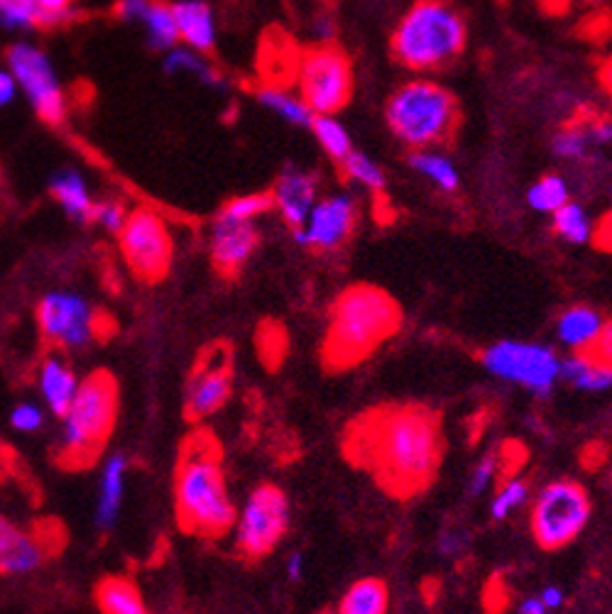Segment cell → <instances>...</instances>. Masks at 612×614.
<instances>
[{"instance_id":"obj_5","label":"cell","mask_w":612,"mask_h":614,"mask_svg":"<svg viewBox=\"0 0 612 614\" xmlns=\"http://www.w3.org/2000/svg\"><path fill=\"white\" fill-rule=\"evenodd\" d=\"M387 126L412 150H432L456 142L463 126V108L456 93L428 79L402 83L387 98Z\"/></svg>"},{"instance_id":"obj_12","label":"cell","mask_w":612,"mask_h":614,"mask_svg":"<svg viewBox=\"0 0 612 614\" xmlns=\"http://www.w3.org/2000/svg\"><path fill=\"white\" fill-rule=\"evenodd\" d=\"M8 67L12 79L30 98L34 113L49 126H59L67 116V98L49 57L37 47L20 42L8 49Z\"/></svg>"},{"instance_id":"obj_24","label":"cell","mask_w":612,"mask_h":614,"mask_svg":"<svg viewBox=\"0 0 612 614\" xmlns=\"http://www.w3.org/2000/svg\"><path fill=\"white\" fill-rule=\"evenodd\" d=\"M96 605L103 614H152L140 587L120 575H110L96 585Z\"/></svg>"},{"instance_id":"obj_53","label":"cell","mask_w":612,"mask_h":614,"mask_svg":"<svg viewBox=\"0 0 612 614\" xmlns=\"http://www.w3.org/2000/svg\"><path fill=\"white\" fill-rule=\"evenodd\" d=\"M542 605L549 607V610H556L563 605V593L559 591V587H544V593H542Z\"/></svg>"},{"instance_id":"obj_11","label":"cell","mask_w":612,"mask_h":614,"mask_svg":"<svg viewBox=\"0 0 612 614\" xmlns=\"http://www.w3.org/2000/svg\"><path fill=\"white\" fill-rule=\"evenodd\" d=\"M483 363L493 375L522 385L534 395H549L561 373V360L554 350L517 340L495 343L483 353Z\"/></svg>"},{"instance_id":"obj_45","label":"cell","mask_w":612,"mask_h":614,"mask_svg":"<svg viewBox=\"0 0 612 614\" xmlns=\"http://www.w3.org/2000/svg\"><path fill=\"white\" fill-rule=\"evenodd\" d=\"M585 40L591 42H605L608 37L612 34V16L608 10H598V12H591L583 22H581V30H579Z\"/></svg>"},{"instance_id":"obj_36","label":"cell","mask_w":612,"mask_h":614,"mask_svg":"<svg viewBox=\"0 0 612 614\" xmlns=\"http://www.w3.org/2000/svg\"><path fill=\"white\" fill-rule=\"evenodd\" d=\"M554 228L559 236L563 240H569V242H585V240H591V220H588L585 211L579 206V204H566V206H561L559 211L554 214Z\"/></svg>"},{"instance_id":"obj_20","label":"cell","mask_w":612,"mask_h":614,"mask_svg":"<svg viewBox=\"0 0 612 614\" xmlns=\"http://www.w3.org/2000/svg\"><path fill=\"white\" fill-rule=\"evenodd\" d=\"M171 12H175L179 42L199 55L211 52L216 47V24L211 8L204 0H177V3H171Z\"/></svg>"},{"instance_id":"obj_2","label":"cell","mask_w":612,"mask_h":614,"mask_svg":"<svg viewBox=\"0 0 612 614\" xmlns=\"http://www.w3.org/2000/svg\"><path fill=\"white\" fill-rule=\"evenodd\" d=\"M404 324L399 301L375 285L343 289L328 309L322 340V365L326 373H348L395 338Z\"/></svg>"},{"instance_id":"obj_52","label":"cell","mask_w":612,"mask_h":614,"mask_svg":"<svg viewBox=\"0 0 612 614\" xmlns=\"http://www.w3.org/2000/svg\"><path fill=\"white\" fill-rule=\"evenodd\" d=\"M536 3L551 18H559V16H563V12H569V8H571V0H536Z\"/></svg>"},{"instance_id":"obj_40","label":"cell","mask_w":612,"mask_h":614,"mask_svg":"<svg viewBox=\"0 0 612 614\" xmlns=\"http://www.w3.org/2000/svg\"><path fill=\"white\" fill-rule=\"evenodd\" d=\"M575 355H581L583 360L612 375V321L603 324L600 334L585 348L575 350Z\"/></svg>"},{"instance_id":"obj_32","label":"cell","mask_w":612,"mask_h":614,"mask_svg":"<svg viewBox=\"0 0 612 614\" xmlns=\"http://www.w3.org/2000/svg\"><path fill=\"white\" fill-rule=\"evenodd\" d=\"M314 135L318 145L324 147V152L334 159V162L340 167L343 162H346V157L353 152V145H351V138L348 132L343 130L340 122L336 118L330 116H316L314 118V126H312Z\"/></svg>"},{"instance_id":"obj_56","label":"cell","mask_w":612,"mask_h":614,"mask_svg":"<svg viewBox=\"0 0 612 614\" xmlns=\"http://www.w3.org/2000/svg\"><path fill=\"white\" fill-rule=\"evenodd\" d=\"M520 614H546V607L542 605V600H524Z\"/></svg>"},{"instance_id":"obj_7","label":"cell","mask_w":612,"mask_h":614,"mask_svg":"<svg viewBox=\"0 0 612 614\" xmlns=\"http://www.w3.org/2000/svg\"><path fill=\"white\" fill-rule=\"evenodd\" d=\"M299 98L314 116L340 113L353 98V61L336 42L302 49L297 83Z\"/></svg>"},{"instance_id":"obj_37","label":"cell","mask_w":612,"mask_h":614,"mask_svg":"<svg viewBox=\"0 0 612 614\" xmlns=\"http://www.w3.org/2000/svg\"><path fill=\"white\" fill-rule=\"evenodd\" d=\"M593 138H591V126L585 122H571V126L563 128L561 132H556L554 142V152L563 159H583L588 155V147H591Z\"/></svg>"},{"instance_id":"obj_35","label":"cell","mask_w":612,"mask_h":614,"mask_svg":"<svg viewBox=\"0 0 612 614\" xmlns=\"http://www.w3.org/2000/svg\"><path fill=\"white\" fill-rule=\"evenodd\" d=\"M269 208H275L273 191H257V194H243V196H236V199H230L224 208H220L218 216L230 220H243V224H255V218L267 214Z\"/></svg>"},{"instance_id":"obj_28","label":"cell","mask_w":612,"mask_h":614,"mask_svg":"<svg viewBox=\"0 0 612 614\" xmlns=\"http://www.w3.org/2000/svg\"><path fill=\"white\" fill-rule=\"evenodd\" d=\"M257 101H260L265 108L275 110L279 118H285L292 126L299 128H312L314 126V113L304 106L299 96H292L287 89H273V86H263L257 91Z\"/></svg>"},{"instance_id":"obj_15","label":"cell","mask_w":612,"mask_h":614,"mask_svg":"<svg viewBox=\"0 0 612 614\" xmlns=\"http://www.w3.org/2000/svg\"><path fill=\"white\" fill-rule=\"evenodd\" d=\"M355 226H358V204L348 194H336L312 208L306 224L294 230V238L314 252H334L351 240Z\"/></svg>"},{"instance_id":"obj_50","label":"cell","mask_w":612,"mask_h":614,"mask_svg":"<svg viewBox=\"0 0 612 614\" xmlns=\"http://www.w3.org/2000/svg\"><path fill=\"white\" fill-rule=\"evenodd\" d=\"M598 83L600 89L608 93V98L612 101V55H608L605 59L598 61Z\"/></svg>"},{"instance_id":"obj_30","label":"cell","mask_w":612,"mask_h":614,"mask_svg":"<svg viewBox=\"0 0 612 614\" xmlns=\"http://www.w3.org/2000/svg\"><path fill=\"white\" fill-rule=\"evenodd\" d=\"M255 346L267 370H279V365L285 363V358L289 355V336L285 326L279 321L260 324V328H257L255 334Z\"/></svg>"},{"instance_id":"obj_27","label":"cell","mask_w":612,"mask_h":614,"mask_svg":"<svg viewBox=\"0 0 612 614\" xmlns=\"http://www.w3.org/2000/svg\"><path fill=\"white\" fill-rule=\"evenodd\" d=\"M603 324L605 321L600 318V314L588 309V306H573V309H569L559 318V338L566 343V346L581 350L600 334Z\"/></svg>"},{"instance_id":"obj_9","label":"cell","mask_w":612,"mask_h":614,"mask_svg":"<svg viewBox=\"0 0 612 614\" xmlns=\"http://www.w3.org/2000/svg\"><path fill=\"white\" fill-rule=\"evenodd\" d=\"M289 532V499L275 485L255 487L236 519V548L243 558L273 554Z\"/></svg>"},{"instance_id":"obj_33","label":"cell","mask_w":612,"mask_h":614,"mask_svg":"<svg viewBox=\"0 0 612 614\" xmlns=\"http://www.w3.org/2000/svg\"><path fill=\"white\" fill-rule=\"evenodd\" d=\"M559 377L566 379L573 387H579L583 392H603L612 385V375L600 370V367L591 365L583 360L581 355H573V358L561 363V373Z\"/></svg>"},{"instance_id":"obj_54","label":"cell","mask_w":612,"mask_h":614,"mask_svg":"<svg viewBox=\"0 0 612 614\" xmlns=\"http://www.w3.org/2000/svg\"><path fill=\"white\" fill-rule=\"evenodd\" d=\"M287 575L292 581H299L302 575H304V556L302 554H294L289 556L287 561Z\"/></svg>"},{"instance_id":"obj_48","label":"cell","mask_w":612,"mask_h":614,"mask_svg":"<svg viewBox=\"0 0 612 614\" xmlns=\"http://www.w3.org/2000/svg\"><path fill=\"white\" fill-rule=\"evenodd\" d=\"M150 6V0H118L116 12L118 18L128 20V22H138L142 18V12Z\"/></svg>"},{"instance_id":"obj_6","label":"cell","mask_w":612,"mask_h":614,"mask_svg":"<svg viewBox=\"0 0 612 614\" xmlns=\"http://www.w3.org/2000/svg\"><path fill=\"white\" fill-rule=\"evenodd\" d=\"M118 419V383L106 370L86 375L71 407L61 416L57 460L67 471H86L101 458Z\"/></svg>"},{"instance_id":"obj_17","label":"cell","mask_w":612,"mask_h":614,"mask_svg":"<svg viewBox=\"0 0 612 614\" xmlns=\"http://www.w3.org/2000/svg\"><path fill=\"white\" fill-rule=\"evenodd\" d=\"M257 228L253 224H243V220H230L224 216H216V224L211 230V263L218 275L236 277L250 255L257 248Z\"/></svg>"},{"instance_id":"obj_13","label":"cell","mask_w":612,"mask_h":614,"mask_svg":"<svg viewBox=\"0 0 612 614\" xmlns=\"http://www.w3.org/2000/svg\"><path fill=\"white\" fill-rule=\"evenodd\" d=\"M37 326L42 336L59 348H83L91 338L101 336L98 314L79 294L55 291L37 304Z\"/></svg>"},{"instance_id":"obj_4","label":"cell","mask_w":612,"mask_h":614,"mask_svg":"<svg viewBox=\"0 0 612 614\" xmlns=\"http://www.w3.org/2000/svg\"><path fill=\"white\" fill-rule=\"evenodd\" d=\"M468 44V22L451 0H414L389 37V55L409 71H441Z\"/></svg>"},{"instance_id":"obj_31","label":"cell","mask_w":612,"mask_h":614,"mask_svg":"<svg viewBox=\"0 0 612 614\" xmlns=\"http://www.w3.org/2000/svg\"><path fill=\"white\" fill-rule=\"evenodd\" d=\"M409 165L419 171L422 177L434 181L436 187L444 191H456L458 189V171L451 165V159L441 157L432 150H414L409 155Z\"/></svg>"},{"instance_id":"obj_22","label":"cell","mask_w":612,"mask_h":614,"mask_svg":"<svg viewBox=\"0 0 612 614\" xmlns=\"http://www.w3.org/2000/svg\"><path fill=\"white\" fill-rule=\"evenodd\" d=\"M37 383H40V392L47 409L61 419V416H65L67 409L71 407L73 397H77V389H79L77 375H73V370L65 360L57 358V355H49L40 367Z\"/></svg>"},{"instance_id":"obj_1","label":"cell","mask_w":612,"mask_h":614,"mask_svg":"<svg viewBox=\"0 0 612 614\" xmlns=\"http://www.w3.org/2000/svg\"><path fill=\"white\" fill-rule=\"evenodd\" d=\"M340 450L387 495L416 497L432 487L444 460L441 414L426 404H377L343 428Z\"/></svg>"},{"instance_id":"obj_57","label":"cell","mask_w":612,"mask_h":614,"mask_svg":"<svg viewBox=\"0 0 612 614\" xmlns=\"http://www.w3.org/2000/svg\"><path fill=\"white\" fill-rule=\"evenodd\" d=\"M22 3H32V6H40V0H22Z\"/></svg>"},{"instance_id":"obj_25","label":"cell","mask_w":612,"mask_h":614,"mask_svg":"<svg viewBox=\"0 0 612 614\" xmlns=\"http://www.w3.org/2000/svg\"><path fill=\"white\" fill-rule=\"evenodd\" d=\"M387 610L389 591L377 578H363L353 583L338 605V614H387Z\"/></svg>"},{"instance_id":"obj_43","label":"cell","mask_w":612,"mask_h":614,"mask_svg":"<svg viewBox=\"0 0 612 614\" xmlns=\"http://www.w3.org/2000/svg\"><path fill=\"white\" fill-rule=\"evenodd\" d=\"M10 424L20 434H34V432H40V428H42L45 414H42L40 407H34V404L24 402V404H20V407L12 409Z\"/></svg>"},{"instance_id":"obj_29","label":"cell","mask_w":612,"mask_h":614,"mask_svg":"<svg viewBox=\"0 0 612 614\" xmlns=\"http://www.w3.org/2000/svg\"><path fill=\"white\" fill-rule=\"evenodd\" d=\"M165 71L167 73H189V77L199 79L204 86H214V89H220V86H224V79H220L216 67L208 65V61L199 52H194V49H187V47L169 49L165 57Z\"/></svg>"},{"instance_id":"obj_23","label":"cell","mask_w":612,"mask_h":614,"mask_svg":"<svg viewBox=\"0 0 612 614\" xmlns=\"http://www.w3.org/2000/svg\"><path fill=\"white\" fill-rule=\"evenodd\" d=\"M52 196L65 208L67 216L77 220V224H89L96 214V201L91 199V191L86 187L83 177L73 169H61L49 181Z\"/></svg>"},{"instance_id":"obj_8","label":"cell","mask_w":612,"mask_h":614,"mask_svg":"<svg viewBox=\"0 0 612 614\" xmlns=\"http://www.w3.org/2000/svg\"><path fill=\"white\" fill-rule=\"evenodd\" d=\"M591 517V497L573 481H556L539 493L532 509V534L546 551L569 546Z\"/></svg>"},{"instance_id":"obj_55","label":"cell","mask_w":612,"mask_h":614,"mask_svg":"<svg viewBox=\"0 0 612 614\" xmlns=\"http://www.w3.org/2000/svg\"><path fill=\"white\" fill-rule=\"evenodd\" d=\"M73 0H40V8L49 12H67L71 10Z\"/></svg>"},{"instance_id":"obj_49","label":"cell","mask_w":612,"mask_h":614,"mask_svg":"<svg viewBox=\"0 0 612 614\" xmlns=\"http://www.w3.org/2000/svg\"><path fill=\"white\" fill-rule=\"evenodd\" d=\"M463 546H465V536L461 532H446L444 536H441V542H438V551L444 556L461 554Z\"/></svg>"},{"instance_id":"obj_19","label":"cell","mask_w":612,"mask_h":614,"mask_svg":"<svg viewBox=\"0 0 612 614\" xmlns=\"http://www.w3.org/2000/svg\"><path fill=\"white\" fill-rule=\"evenodd\" d=\"M275 206L292 230H299L309 218L316 201V177L312 171L287 167L282 171L275 189Z\"/></svg>"},{"instance_id":"obj_3","label":"cell","mask_w":612,"mask_h":614,"mask_svg":"<svg viewBox=\"0 0 612 614\" xmlns=\"http://www.w3.org/2000/svg\"><path fill=\"white\" fill-rule=\"evenodd\" d=\"M175 507L179 526L194 536L220 538L236 526L238 514L226 485L224 450L208 428H196L181 444Z\"/></svg>"},{"instance_id":"obj_44","label":"cell","mask_w":612,"mask_h":614,"mask_svg":"<svg viewBox=\"0 0 612 614\" xmlns=\"http://www.w3.org/2000/svg\"><path fill=\"white\" fill-rule=\"evenodd\" d=\"M495 477H497V450L487 453V456L475 465V471L471 475V495L481 497Z\"/></svg>"},{"instance_id":"obj_39","label":"cell","mask_w":612,"mask_h":614,"mask_svg":"<svg viewBox=\"0 0 612 614\" xmlns=\"http://www.w3.org/2000/svg\"><path fill=\"white\" fill-rule=\"evenodd\" d=\"M0 24L10 30L18 28H47L45 10L22 0H0Z\"/></svg>"},{"instance_id":"obj_42","label":"cell","mask_w":612,"mask_h":614,"mask_svg":"<svg viewBox=\"0 0 612 614\" xmlns=\"http://www.w3.org/2000/svg\"><path fill=\"white\" fill-rule=\"evenodd\" d=\"M524 463L526 448L517 444V440H507V444H502L497 450V477H502V483L514 481Z\"/></svg>"},{"instance_id":"obj_47","label":"cell","mask_w":612,"mask_h":614,"mask_svg":"<svg viewBox=\"0 0 612 614\" xmlns=\"http://www.w3.org/2000/svg\"><path fill=\"white\" fill-rule=\"evenodd\" d=\"M591 242L598 250L612 252V211L598 218V224L591 228Z\"/></svg>"},{"instance_id":"obj_58","label":"cell","mask_w":612,"mask_h":614,"mask_svg":"<svg viewBox=\"0 0 612 614\" xmlns=\"http://www.w3.org/2000/svg\"><path fill=\"white\" fill-rule=\"evenodd\" d=\"M585 3H591V6H593V3H598V0H585Z\"/></svg>"},{"instance_id":"obj_18","label":"cell","mask_w":612,"mask_h":614,"mask_svg":"<svg viewBox=\"0 0 612 614\" xmlns=\"http://www.w3.org/2000/svg\"><path fill=\"white\" fill-rule=\"evenodd\" d=\"M299 61H302V47L294 42L292 34H287L279 28L265 32L260 55H257V67H260L263 86L289 89V86L297 83Z\"/></svg>"},{"instance_id":"obj_26","label":"cell","mask_w":612,"mask_h":614,"mask_svg":"<svg viewBox=\"0 0 612 614\" xmlns=\"http://www.w3.org/2000/svg\"><path fill=\"white\" fill-rule=\"evenodd\" d=\"M140 22L145 24L147 32V42L155 49H162V52H169L175 49L179 42V32H177V22H175V12H171V3L167 0H150V6L142 12Z\"/></svg>"},{"instance_id":"obj_10","label":"cell","mask_w":612,"mask_h":614,"mask_svg":"<svg viewBox=\"0 0 612 614\" xmlns=\"http://www.w3.org/2000/svg\"><path fill=\"white\" fill-rule=\"evenodd\" d=\"M118 238L120 252L135 277L142 281H159L169 273L175 245H171L165 218L157 216L152 208L130 211Z\"/></svg>"},{"instance_id":"obj_16","label":"cell","mask_w":612,"mask_h":614,"mask_svg":"<svg viewBox=\"0 0 612 614\" xmlns=\"http://www.w3.org/2000/svg\"><path fill=\"white\" fill-rule=\"evenodd\" d=\"M52 536L40 529H22L0 514V575H28L55 554Z\"/></svg>"},{"instance_id":"obj_34","label":"cell","mask_w":612,"mask_h":614,"mask_svg":"<svg viewBox=\"0 0 612 614\" xmlns=\"http://www.w3.org/2000/svg\"><path fill=\"white\" fill-rule=\"evenodd\" d=\"M530 206L542 214H556L561 206L569 204V187L566 181L554 175H546L539 179L534 187L526 194Z\"/></svg>"},{"instance_id":"obj_41","label":"cell","mask_w":612,"mask_h":614,"mask_svg":"<svg viewBox=\"0 0 612 614\" xmlns=\"http://www.w3.org/2000/svg\"><path fill=\"white\" fill-rule=\"evenodd\" d=\"M526 497H530V485H526V481L514 477V481L502 483L497 497L493 499V519H505L512 509L524 505Z\"/></svg>"},{"instance_id":"obj_51","label":"cell","mask_w":612,"mask_h":614,"mask_svg":"<svg viewBox=\"0 0 612 614\" xmlns=\"http://www.w3.org/2000/svg\"><path fill=\"white\" fill-rule=\"evenodd\" d=\"M18 83L12 79L10 71H0V108H6L12 98H16Z\"/></svg>"},{"instance_id":"obj_38","label":"cell","mask_w":612,"mask_h":614,"mask_svg":"<svg viewBox=\"0 0 612 614\" xmlns=\"http://www.w3.org/2000/svg\"><path fill=\"white\" fill-rule=\"evenodd\" d=\"M343 171V177L351 181H358L363 187H367L371 191H383L385 189V175L383 169H379L371 157H365L363 152H351L346 157V162L338 167Z\"/></svg>"},{"instance_id":"obj_14","label":"cell","mask_w":612,"mask_h":614,"mask_svg":"<svg viewBox=\"0 0 612 614\" xmlns=\"http://www.w3.org/2000/svg\"><path fill=\"white\" fill-rule=\"evenodd\" d=\"M233 353L226 343L206 348L196 360L194 373L187 383V399L184 412L191 422H201L206 416L224 409L233 392Z\"/></svg>"},{"instance_id":"obj_46","label":"cell","mask_w":612,"mask_h":614,"mask_svg":"<svg viewBox=\"0 0 612 614\" xmlns=\"http://www.w3.org/2000/svg\"><path fill=\"white\" fill-rule=\"evenodd\" d=\"M126 218H128V211H126V208H122L118 201L96 204L93 220H96V224H101L106 230L120 232L122 224H126Z\"/></svg>"},{"instance_id":"obj_21","label":"cell","mask_w":612,"mask_h":614,"mask_svg":"<svg viewBox=\"0 0 612 614\" xmlns=\"http://www.w3.org/2000/svg\"><path fill=\"white\" fill-rule=\"evenodd\" d=\"M126 477H128L126 453H113V456L106 458L101 468V481H98V502H96L98 529L106 532L118 522L122 495H126Z\"/></svg>"}]
</instances>
